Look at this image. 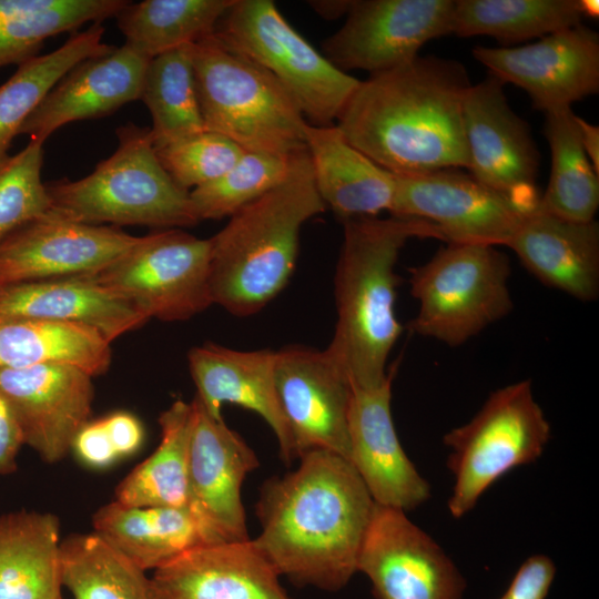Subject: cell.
Returning a JSON list of instances; mask_svg holds the SVG:
<instances>
[{"instance_id":"4dcf8cb0","label":"cell","mask_w":599,"mask_h":599,"mask_svg":"<svg viewBox=\"0 0 599 599\" xmlns=\"http://www.w3.org/2000/svg\"><path fill=\"white\" fill-rule=\"evenodd\" d=\"M103 34L102 23H92L55 50L20 63L0 85V162L9 156L10 144L24 121L55 84L80 62L112 49L103 42Z\"/></svg>"},{"instance_id":"f35d334b","label":"cell","mask_w":599,"mask_h":599,"mask_svg":"<svg viewBox=\"0 0 599 599\" xmlns=\"http://www.w3.org/2000/svg\"><path fill=\"white\" fill-rule=\"evenodd\" d=\"M43 143L30 140L17 154L0 162V242L51 212L42 182Z\"/></svg>"},{"instance_id":"ab89813d","label":"cell","mask_w":599,"mask_h":599,"mask_svg":"<svg viewBox=\"0 0 599 599\" xmlns=\"http://www.w3.org/2000/svg\"><path fill=\"white\" fill-rule=\"evenodd\" d=\"M155 151L167 174L186 191L220 177L245 152L230 139L211 131L174 141Z\"/></svg>"},{"instance_id":"8d00e7d4","label":"cell","mask_w":599,"mask_h":599,"mask_svg":"<svg viewBox=\"0 0 599 599\" xmlns=\"http://www.w3.org/2000/svg\"><path fill=\"white\" fill-rule=\"evenodd\" d=\"M192 45L156 55L148 64L140 100L152 118L150 131L155 149L206 131L197 98Z\"/></svg>"},{"instance_id":"4316f807","label":"cell","mask_w":599,"mask_h":599,"mask_svg":"<svg viewBox=\"0 0 599 599\" xmlns=\"http://www.w3.org/2000/svg\"><path fill=\"white\" fill-rule=\"evenodd\" d=\"M94 532L142 570L158 569L195 547L219 542L190 508L112 501L92 517Z\"/></svg>"},{"instance_id":"1f68e13d","label":"cell","mask_w":599,"mask_h":599,"mask_svg":"<svg viewBox=\"0 0 599 599\" xmlns=\"http://www.w3.org/2000/svg\"><path fill=\"white\" fill-rule=\"evenodd\" d=\"M126 0H0V69L38 55L48 38L116 17Z\"/></svg>"},{"instance_id":"484cf974","label":"cell","mask_w":599,"mask_h":599,"mask_svg":"<svg viewBox=\"0 0 599 599\" xmlns=\"http://www.w3.org/2000/svg\"><path fill=\"white\" fill-rule=\"evenodd\" d=\"M305 145L317 192L339 219L390 212L396 175L353 146L336 124L307 123Z\"/></svg>"},{"instance_id":"ac0fdd59","label":"cell","mask_w":599,"mask_h":599,"mask_svg":"<svg viewBox=\"0 0 599 599\" xmlns=\"http://www.w3.org/2000/svg\"><path fill=\"white\" fill-rule=\"evenodd\" d=\"M92 378L68 365L0 369V395L17 419L23 444L44 461L63 459L89 420Z\"/></svg>"},{"instance_id":"74e56055","label":"cell","mask_w":599,"mask_h":599,"mask_svg":"<svg viewBox=\"0 0 599 599\" xmlns=\"http://www.w3.org/2000/svg\"><path fill=\"white\" fill-rule=\"evenodd\" d=\"M292 156L244 152L220 177L190 191L199 221L220 220L257 200L287 176Z\"/></svg>"},{"instance_id":"d6986e66","label":"cell","mask_w":599,"mask_h":599,"mask_svg":"<svg viewBox=\"0 0 599 599\" xmlns=\"http://www.w3.org/2000/svg\"><path fill=\"white\" fill-rule=\"evenodd\" d=\"M140 240L113 227L45 217L0 242V285L94 274Z\"/></svg>"},{"instance_id":"5b68a950","label":"cell","mask_w":599,"mask_h":599,"mask_svg":"<svg viewBox=\"0 0 599 599\" xmlns=\"http://www.w3.org/2000/svg\"><path fill=\"white\" fill-rule=\"evenodd\" d=\"M118 148L87 176L48 184V217L83 224L146 225L165 230L199 223L190 191L160 163L148 128L116 129Z\"/></svg>"},{"instance_id":"cb8c5ba5","label":"cell","mask_w":599,"mask_h":599,"mask_svg":"<svg viewBox=\"0 0 599 599\" xmlns=\"http://www.w3.org/2000/svg\"><path fill=\"white\" fill-rule=\"evenodd\" d=\"M506 246L547 286L581 302L598 298L599 223L596 220L567 221L537 205L524 216Z\"/></svg>"},{"instance_id":"2e32d148","label":"cell","mask_w":599,"mask_h":599,"mask_svg":"<svg viewBox=\"0 0 599 599\" xmlns=\"http://www.w3.org/2000/svg\"><path fill=\"white\" fill-rule=\"evenodd\" d=\"M275 385L297 458L322 449L349 461L352 384L326 349L292 345L276 352Z\"/></svg>"},{"instance_id":"ffe728a7","label":"cell","mask_w":599,"mask_h":599,"mask_svg":"<svg viewBox=\"0 0 599 599\" xmlns=\"http://www.w3.org/2000/svg\"><path fill=\"white\" fill-rule=\"evenodd\" d=\"M393 367L375 388L352 387L348 410L349 463L373 500L408 511L430 497L428 481L405 454L395 430L390 400Z\"/></svg>"},{"instance_id":"bcb514c9","label":"cell","mask_w":599,"mask_h":599,"mask_svg":"<svg viewBox=\"0 0 599 599\" xmlns=\"http://www.w3.org/2000/svg\"><path fill=\"white\" fill-rule=\"evenodd\" d=\"M352 0L309 1L308 4L323 18L333 20L347 14Z\"/></svg>"},{"instance_id":"44dd1931","label":"cell","mask_w":599,"mask_h":599,"mask_svg":"<svg viewBox=\"0 0 599 599\" xmlns=\"http://www.w3.org/2000/svg\"><path fill=\"white\" fill-rule=\"evenodd\" d=\"M150 60L124 43L80 62L45 95L18 135L44 143L65 124L105 116L140 99Z\"/></svg>"},{"instance_id":"7dc6e473","label":"cell","mask_w":599,"mask_h":599,"mask_svg":"<svg viewBox=\"0 0 599 599\" xmlns=\"http://www.w3.org/2000/svg\"><path fill=\"white\" fill-rule=\"evenodd\" d=\"M582 16L597 18L599 16V1L598 0H579Z\"/></svg>"},{"instance_id":"30bf717a","label":"cell","mask_w":599,"mask_h":599,"mask_svg":"<svg viewBox=\"0 0 599 599\" xmlns=\"http://www.w3.org/2000/svg\"><path fill=\"white\" fill-rule=\"evenodd\" d=\"M210 267L209 238L170 229L141 236L112 264L81 277L122 296L149 319L174 322L213 304Z\"/></svg>"},{"instance_id":"d6a6232c","label":"cell","mask_w":599,"mask_h":599,"mask_svg":"<svg viewBox=\"0 0 599 599\" xmlns=\"http://www.w3.org/2000/svg\"><path fill=\"white\" fill-rule=\"evenodd\" d=\"M545 136L551 154L547 187L539 207L572 222L595 221L599 207V174L586 155L577 115L570 106L545 113Z\"/></svg>"},{"instance_id":"7402d4cb","label":"cell","mask_w":599,"mask_h":599,"mask_svg":"<svg viewBox=\"0 0 599 599\" xmlns=\"http://www.w3.org/2000/svg\"><path fill=\"white\" fill-rule=\"evenodd\" d=\"M151 579L158 599H292L253 539L195 547Z\"/></svg>"},{"instance_id":"836d02e7","label":"cell","mask_w":599,"mask_h":599,"mask_svg":"<svg viewBox=\"0 0 599 599\" xmlns=\"http://www.w3.org/2000/svg\"><path fill=\"white\" fill-rule=\"evenodd\" d=\"M234 0H144L116 14L125 44L152 59L212 34Z\"/></svg>"},{"instance_id":"9a60e30c","label":"cell","mask_w":599,"mask_h":599,"mask_svg":"<svg viewBox=\"0 0 599 599\" xmlns=\"http://www.w3.org/2000/svg\"><path fill=\"white\" fill-rule=\"evenodd\" d=\"M463 123L469 173L525 205H537L539 152L529 125L511 109L499 79L490 74L470 84Z\"/></svg>"},{"instance_id":"4fadbf2b","label":"cell","mask_w":599,"mask_h":599,"mask_svg":"<svg viewBox=\"0 0 599 599\" xmlns=\"http://www.w3.org/2000/svg\"><path fill=\"white\" fill-rule=\"evenodd\" d=\"M376 599H464L453 560L406 511L375 502L357 561Z\"/></svg>"},{"instance_id":"e0dca14e","label":"cell","mask_w":599,"mask_h":599,"mask_svg":"<svg viewBox=\"0 0 599 599\" xmlns=\"http://www.w3.org/2000/svg\"><path fill=\"white\" fill-rule=\"evenodd\" d=\"M189 448V508L219 542L248 540L243 481L258 467L254 450L194 397Z\"/></svg>"},{"instance_id":"7c38bea8","label":"cell","mask_w":599,"mask_h":599,"mask_svg":"<svg viewBox=\"0 0 599 599\" xmlns=\"http://www.w3.org/2000/svg\"><path fill=\"white\" fill-rule=\"evenodd\" d=\"M455 0H352L344 24L322 43L336 68L375 74L416 58L451 33Z\"/></svg>"},{"instance_id":"d4e9b609","label":"cell","mask_w":599,"mask_h":599,"mask_svg":"<svg viewBox=\"0 0 599 599\" xmlns=\"http://www.w3.org/2000/svg\"><path fill=\"white\" fill-rule=\"evenodd\" d=\"M0 319L79 324L109 343L149 321L122 296L81 276L0 285Z\"/></svg>"},{"instance_id":"83f0119b","label":"cell","mask_w":599,"mask_h":599,"mask_svg":"<svg viewBox=\"0 0 599 599\" xmlns=\"http://www.w3.org/2000/svg\"><path fill=\"white\" fill-rule=\"evenodd\" d=\"M60 522L50 512L0 516V599H60Z\"/></svg>"},{"instance_id":"52a82bcc","label":"cell","mask_w":599,"mask_h":599,"mask_svg":"<svg viewBox=\"0 0 599 599\" xmlns=\"http://www.w3.org/2000/svg\"><path fill=\"white\" fill-rule=\"evenodd\" d=\"M410 271V293L419 309L408 326L450 347L465 344L507 316L510 262L494 245L447 243Z\"/></svg>"},{"instance_id":"8992f818","label":"cell","mask_w":599,"mask_h":599,"mask_svg":"<svg viewBox=\"0 0 599 599\" xmlns=\"http://www.w3.org/2000/svg\"><path fill=\"white\" fill-rule=\"evenodd\" d=\"M204 128L245 152L292 156L306 149L307 121L265 69L224 45L214 33L192 45Z\"/></svg>"},{"instance_id":"ba28073f","label":"cell","mask_w":599,"mask_h":599,"mask_svg":"<svg viewBox=\"0 0 599 599\" xmlns=\"http://www.w3.org/2000/svg\"><path fill=\"white\" fill-rule=\"evenodd\" d=\"M213 33L271 73L313 125L334 124L361 82L317 51L271 0H234Z\"/></svg>"},{"instance_id":"f1b7e54d","label":"cell","mask_w":599,"mask_h":599,"mask_svg":"<svg viewBox=\"0 0 599 599\" xmlns=\"http://www.w3.org/2000/svg\"><path fill=\"white\" fill-rule=\"evenodd\" d=\"M110 344L93 328L41 319H0V369L68 365L92 377L111 364Z\"/></svg>"},{"instance_id":"c3c4849f","label":"cell","mask_w":599,"mask_h":599,"mask_svg":"<svg viewBox=\"0 0 599 599\" xmlns=\"http://www.w3.org/2000/svg\"><path fill=\"white\" fill-rule=\"evenodd\" d=\"M60 599H62V597Z\"/></svg>"},{"instance_id":"8fae6325","label":"cell","mask_w":599,"mask_h":599,"mask_svg":"<svg viewBox=\"0 0 599 599\" xmlns=\"http://www.w3.org/2000/svg\"><path fill=\"white\" fill-rule=\"evenodd\" d=\"M390 215L432 223L446 243L505 245L524 216L525 205L460 169L396 175Z\"/></svg>"},{"instance_id":"ee69618b","label":"cell","mask_w":599,"mask_h":599,"mask_svg":"<svg viewBox=\"0 0 599 599\" xmlns=\"http://www.w3.org/2000/svg\"><path fill=\"white\" fill-rule=\"evenodd\" d=\"M22 445L23 438L17 419L0 395V475L17 469V456Z\"/></svg>"},{"instance_id":"277c9868","label":"cell","mask_w":599,"mask_h":599,"mask_svg":"<svg viewBox=\"0 0 599 599\" xmlns=\"http://www.w3.org/2000/svg\"><path fill=\"white\" fill-rule=\"evenodd\" d=\"M325 209L306 149L293 154L284 181L209 238L213 304L240 317L265 307L293 274L302 226Z\"/></svg>"},{"instance_id":"7a4b0ae2","label":"cell","mask_w":599,"mask_h":599,"mask_svg":"<svg viewBox=\"0 0 599 599\" xmlns=\"http://www.w3.org/2000/svg\"><path fill=\"white\" fill-rule=\"evenodd\" d=\"M470 84L460 62L417 55L361 81L336 125L395 175L468 169L463 103Z\"/></svg>"},{"instance_id":"5bb4252c","label":"cell","mask_w":599,"mask_h":599,"mask_svg":"<svg viewBox=\"0 0 599 599\" xmlns=\"http://www.w3.org/2000/svg\"><path fill=\"white\" fill-rule=\"evenodd\" d=\"M473 55L504 84L526 91L545 113L599 92V33L581 23L525 45H478Z\"/></svg>"},{"instance_id":"b9f144b4","label":"cell","mask_w":599,"mask_h":599,"mask_svg":"<svg viewBox=\"0 0 599 599\" xmlns=\"http://www.w3.org/2000/svg\"><path fill=\"white\" fill-rule=\"evenodd\" d=\"M71 450L81 463L95 469L106 468L120 458L112 445L103 418L88 420L77 433Z\"/></svg>"},{"instance_id":"6da1fadb","label":"cell","mask_w":599,"mask_h":599,"mask_svg":"<svg viewBox=\"0 0 599 599\" xmlns=\"http://www.w3.org/2000/svg\"><path fill=\"white\" fill-rule=\"evenodd\" d=\"M298 458L295 470L262 486L253 541L280 576L336 591L357 572L375 501L344 457L317 449Z\"/></svg>"},{"instance_id":"f546056e","label":"cell","mask_w":599,"mask_h":599,"mask_svg":"<svg viewBox=\"0 0 599 599\" xmlns=\"http://www.w3.org/2000/svg\"><path fill=\"white\" fill-rule=\"evenodd\" d=\"M192 404L175 400L159 417L158 448L116 487L115 501L135 507L189 508Z\"/></svg>"},{"instance_id":"9c48e42d","label":"cell","mask_w":599,"mask_h":599,"mask_svg":"<svg viewBox=\"0 0 599 599\" xmlns=\"http://www.w3.org/2000/svg\"><path fill=\"white\" fill-rule=\"evenodd\" d=\"M551 435L550 424L522 379L493 392L466 424L443 437L454 486L447 506L461 518L481 495L511 469L538 459Z\"/></svg>"},{"instance_id":"7bdbcfd3","label":"cell","mask_w":599,"mask_h":599,"mask_svg":"<svg viewBox=\"0 0 599 599\" xmlns=\"http://www.w3.org/2000/svg\"><path fill=\"white\" fill-rule=\"evenodd\" d=\"M105 428L119 457L134 454L142 445L144 430L132 414L116 412L103 417Z\"/></svg>"},{"instance_id":"d590c367","label":"cell","mask_w":599,"mask_h":599,"mask_svg":"<svg viewBox=\"0 0 599 599\" xmlns=\"http://www.w3.org/2000/svg\"><path fill=\"white\" fill-rule=\"evenodd\" d=\"M60 561L74 599H158L145 571L94 531L62 540Z\"/></svg>"},{"instance_id":"f6af8a7d","label":"cell","mask_w":599,"mask_h":599,"mask_svg":"<svg viewBox=\"0 0 599 599\" xmlns=\"http://www.w3.org/2000/svg\"><path fill=\"white\" fill-rule=\"evenodd\" d=\"M577 124L582 149L593 170L599 174V126L577 115Z\"/></svg>"},{"instance_id":"e575fe53","label":"cell","mask_w":599,"mask_h":599,"mask_svg":"<svg viewBox=\"0 0 599 599\" xmlns=\"http://www.w3.org/2000/svg\"><path fill=\"white\" fill-rule=\"evenodd\" d=\"M582 17L579 0H455L451 33L506 45L580 24Z\"/></svg>"},{"instance_id":"603a6c76","label":"cell","mask_w":599,"mask_h":599,"mask_svg":"<svg viewBox=\"0 0 599 599\" xmlns=\"http://www.w3.org/2000/svg\"><path fill=\"white\" fill-rule=\"evenodd\" d=\"M187 361L195 397L212 417L222 419L225 403L250 409L275 434L282 460L290 464L297 458L275 385L276 352L236 351L207 343L193 347Z\"/></svg>"},{"instance_id":"3957f363","label":"cell","mask_w":599,"mask_h":599,"mask_svg":"<svg viewBox=\"0 0 599 599\" xmlns=\"http://www.w3.org/2000/svg\"><path fill=\"white\" fill-rule=\"evenodd\" d=\"M343 224L334 276L337 321L326 352L352 387L369 389L387 378L388 356L403 331L395 314L400 251L410 238H444L432 223L414 217L364 216Z\"/></svg>"},{"instance_id":"60d3db41","label":"cell","mask_w":599,"mask_h":599,"mask_svg":"<svg viewBox=\"0 0 599 599\" xmlns=\"http://www.w3.org/2000/svg\"><path fill=\"white\" fill-rule=\"evenodd\" d=\"M556 575V565L546 555L528 557L518 568L507 590L498 599H545Z\"/></svg>"}]
</instances>
